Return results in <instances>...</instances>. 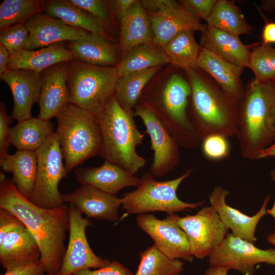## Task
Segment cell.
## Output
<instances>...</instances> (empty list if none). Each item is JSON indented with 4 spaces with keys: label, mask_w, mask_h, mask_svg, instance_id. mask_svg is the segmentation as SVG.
<instances>
[{
    "label": "cell",
    "mask_w": 275,
    "mask_h": 275,
    "mask_svg": "<svg viewBox=\"0 0 275 275\" xmlns=\"http://www.w3.org/2000/svg\"><path fill=\"white\" fill-rule=\"evenodd\" d=\"M136 0H116L112 1L116 14L119 19L128 13Z\"/></svg>",
    "instance_id": "cell-46"
},
{
    "label": "cell",
    "mask_w": 275,
    "mask_h": 275,
    "mask_svg": "<svg viewBox=\"0 0 275 275\" xmlns=\"http://www.w3.org/2000/svg\"><path fill=\"white\" fill-rule=\"evenodd\" d=\"M177 214H169L164 219L157 218L153 214H141L136 217V225L153 240L164 254L173 259L191 262L188 238L177 221Z\"/></svg>",
    "instance_id": "cell-15"
},
{
    "label": "cell",
    "mask_w": 275,
    "mask_h": 275,
    "mask_svg": "<svg viewBox=\"0 0 275 275\" xmlns=\"http://www.w3.org/2000/svg\"><path fill=\"white\" fill-rule=\"evenodd\" d=\"M267 241L275 246V233L269 234L267 237Z\"/></svg>",
    "instance_id": "cell-53"
},
{
    "label": "cell",
    "mask_w": 275,
    "mask_h": 275,
    "mask_svg": "<svg viewBox=\"0 0 275 275\" xmlns=\"http://www.w3.org/2000/svg\"><path fill=\"white\" fill-rule=\"evenodd\" d=\"M176 275H182V274L180 273L177 274Z\"/></svg>",
    "instance_id": "cell-54"
},
{
    "label": "cell",
    "mask_w": 275,
    "mask_h": 275,
    "mask_svg": "<svg viewBox=\"0 0 275 275\" xmlns=\"http://www.w3.org/2000/svg\"><path fill=\"white\" fill-rule=\"evenodd\" d=\"M229 194V190L222 186L214 187L209 196L210 206L216 210L222 222L232 231L231 233L254 243L257 240L255 233L257 224L263 216L267 214V205L270 196L266 195L258 212L250 216L227 204L226 199Z\"/></svg>",
    "instance_id": "cell-17"
},
{
    "label": "cell",
    "mask_w": 275,
    "mask_h": 275,
    "mask_svg": "<svg viewBox=\"0 0 275 275\" xmlns=\"http://www.w3.org/2000/svg\"><path fill=\"white\" fill-rule=\"evenodd\" d=\"M44 13L70 26L107 38L106 29L97 19L69 0L46 1Z\"/></svg>",
    "instance_id": "cell-30"
},
{
    "label": "cell",
    "mask_w": 275,
    "mask_h": 275,
    "mask_svg": "<svg viewBox=\"0 0 275 275\" xmlns=\"http://www.w3.org/2000/svg\"><path fill=\"white\" fill-rule=\"evenodd\" d=\"M193 172L189 168L179 177L166 181L156 180L149 172L144 173L136 188L122 195L123 208L128 214H140L154 211L171 214L196 208L203 202H185L177 196L179 185Z\"/></svg>",
    "instance_id": "cell-8"
},
{
    "label": "cell",
    "mask_w": 275,
    "mask_h": 275,
    "mask_svg": "<svg viewBox=\"0 0 275 275\" xmlns=\"http://www.w3.org/2000/svg\"><path fill=\"white\" fill-rule=\"evenodd\" d=\"M201 44L202 47L233 64L243 68L248 66L250 51L237 36L207 25Z\"/></svg>",
    "instance_id": "cell-26"
},
{
    "label": "cell",
    "mask_w": 275,
    "mask_h": 275,
    "mask_svg": "<svg viewBox=\"0 0 275 275\" xmlns=\"http://www.w3.org/2000/svg\"><path fill=\"white\" fill-rule=\"evenodd\" d=\"M216 0H182L179 1L188 13L199 18L206 20L215 5Z\"/></svg>",
    "instance_id": "cell-41"
},
{
    "label": "cell",
    "mask_w": 275,
    "mask_h": 275,
    "mask_svg": "<svg viewBox=\"0 0 275 275\" xmlns=\"http://www.w3.org/2000/svg\"><path fill=\"white\" fill-rule=\"evenodd\" d=\"M117 66L91 65L75 59L68 63L69 103L95 115L114 95Z\"/></svg>",
    "instance_id": "cell-7"
},
{
    "label": "cell",
    "mask_w": 275,
    "mask_h": 275,
    "mask_svg": "<svg viewBox=\"0 0 275 275\" xmlns=\"http://www.w3.org/2000/svg\"><path fill=\"white\" fill-rule=\"evenodd\" d=\"M2 275H47L39 260L6 270Z\"/></svg>",
    "instance_id": "cell-45"
},
{
    "label": "cell",
    "mask_w": 275,
    "mask_h": 275,
    "mask_svg": "<svg viewBox=\"0 0 275 275\" xmlns=\"http://www.w3.org/2000/svg\"><path fill=\"white\" fill-rule=\"evenodd\" d=\"M25 226L11 212L0 208V242L8 233Z\"/></svg>",
    "instance_id": "cell-44"
},
{
    "label": "cell",
    "mask_w": 275,
    "mask_h": 275,
    "mask_svg": "<svg viewBox=\"0 0 275 275\" xmlns=\"http://www.w3.org/2000/svg\"><path fill=\"white\" fill-rule=\"evenodd\" d=\"M29 33L24 50H35L51 44L78 40L90 33L70 26L44 12L38 13L24 22Z\"/></svg>",
    "instance_id": "cell-16"
},
{
    "label": "cell",
    "mask_w": 275,
    "mask_h": 275,
    "mask_svg": "<svg viewBox=\"0 0 275 275\" xmlns=\"http://www.w3.org/2000/svg\"><path fill=\"white\" fill-rule=\"evenodd\" d=\"M208 25L212 26L238 37L253 31L240 9L232 2L217 1L208 18Z\"/></svg>",
    "instance_id": "cell-33"
},
{
    "label": "cell",
    "mask_w": 275,
    "mask_h": 275,
    "mask_svg": "<svg viewBox=\"0 0 275 275\" xmlns=\"http://www.w3.org/2000/svg\"><path fill=\"white\" fill-rule=\"evenodd\" d=\"M2 169L12 173V180L18 190L29 200L32 194L37 171L36 152L17 150L0 158Z\"/></svg>",
    "instance_id": "cell-28"
},
{
    "label": "cell",
    "mask_w": 275,
    "mask_h": 275,
    "mask_svg": "<svg viewBox=\"0 0 275 275\" xmlns=\"http://www.w3.org/2000/svg\"><path fill=\"white\" fill-rule=\"evenodd\" d=\"M273 82L275 83V78L272 80Z\"/></svg>",
    "instance_id": "cell-55"
},
{
    "label": "cell",
    "mask_w": 275,
    "mask_h": 275,
    "mask_svg": "<svg viewBox=\"0 0 275 275\" xmlns=\"http://www.w3.org/2000/svg\"><path fill=\"white\" fill-rule=\"evenodd\" d=\"M260 8L263 11L268 12L275 11V0L262 1Z\"/></svg>",
    "instance_id": "cell-51"
},
{
    "label": "cell",
    "mask_w": 275,
    "mask_h": 275,
    "mask_svg": "<svg viewBox=\"0 0 275 275\" xmlns=\"http://www.w3.org/2000/svg\"><path fill=\"white\" fill-rule=\"evenodd\" d=\"M227 140L228 138L219 134L206 136L201 142L203 154L212 160H220L227 157L230 151Z\"/></svg>",
    "instance_id": "cell-39"
},
{
    "label": "cell",
    "mask_w": 275,
    "mask_h": 275,
    "mask_svg": "<svg viewBox=\"0 0 275 275\" xmlns=\"http://www.w3.org/2000/svg\"><path fill=\"white\" fill-rule=\"evenodd\" d=\"M0 32V44L6 47L10 55L24 49L29 33L24 23L13 25Z\"/></svg>",
    "instance_id": "cell-38"
},
{
    "label": "cell",
    "mask_w": 275,
    "mask_h": 275,
    "mask_svg": "<svg viewBox=\"0 0 275 275\" xmlns=\"http://www.w3.org/2000/svg\"><path fill=\"white\" fill-rule=\"evenodd\" d=\"M169 63L161 50L153 43L138 45L123 58L117 66L118 77Z\"/></svg>",
    "instance_id": "cell-32"
},
{
    "label": "cell",
    "mask_w": 275,
    "mask_h": 275,
    "mask_svg": "<svg viewBox=\"0 0 275 275\" xmlns=\"http://www.w3.org/2000/svg\"><path fill=\"white\" fill-rule=\"evenodd\" d=\"M68 48L76 59L91 65L114 66L118 61L116 46L99 34L90 33L80 39L69 42Z\"/></svg>",
    "instance_id": "cell-27"
},
{
    "label": "cell",
    "mask_w": 275,
    "mask_h": 275,
    "mask_svg": "<svg viewBox=\"0 0 275 275\" xmlns=\"http://www.w3.org/2000/svg\"><path fill=\"white\" fill-rule=\"evenodd\" d=\"M183 268L182 260L170 258L154 244L140 253V262L134 275H176Z\"/></svg>",
    "instance_id": "cell-35"
},
{
    "label": "cell",
    "mask_w": 275,
    "mask_h": 275,
    "mask_svg": "<svg viewBox=\"0 0 275 275\" xmlns=\"http://www.w3.org/2000/svg\"><path fill=\"white\" fill-rule=\"evenodd\" d=\"M230 270L227 267H210L206 269L204 275H228L229 270Z\"/></svg>",
    "instance_id": "cell-49"
},
{
    "label": "cell",
    "mask_w": 275,
    "mask_h": 275,
    "mask_svg": "<svg viewBox=\"0 0 275 275\" xmlns=\"http://www.w3.org/2000/svg\"><path fill=\"white\" fill-rule=\"evenodd\" d=\"M210 267H227L242 275H253L257 264L275 265V250H261L228 233L209 257Z\"/></svg>",
    "instance_id": "cell-11"
},
{
    "label": "cell",
    "mask_w": 275,
    "mask_h": 275,
    "mask_svg": "<svg viewBox=\"0 0 275 275\" xmlns=\"http://www.w3.org/2000/svg\"><path fill=\"white\" fill-rule=\"evenodd\" d=\"M12 118L9 116L3 102L0 104V158L8 154L10 144V128L9 127Z\"/></svg>",
    "instance_id": "cell-42"
},
{
    "label": "cell",
    "mask_w": 275,
    "mask_h": 275,
    "mask_svg": "<svg viewBox=\"0 0 275 275\" xmlns=\"http://www.w3.org/2000/svg\"><path fill=\"white\" fill-rule=\"evenodd\" d=\"M0 208L14 214L29 230L41 252L39 261L47 275H58L66 253L69 231V207L38 206L25 197L12 179L0 180Z\"/></svg>",
    "instance_id": "cell-1"
},
{
    "label": "cell",
    "mask_w": 275,
    "mask_h": 275,
    "mask_svg": "<svg viewBox=\"0 0 275 275\" xmlns=\"http://www.w3.org/2000/svg\"><path fill=\"white\" fill-rule=\"evenodd\" d=\"M242 157L258 159L260 153L275 142V83L254 78L245 89L240 103L238 129Z\"/></svg>",
    "instance_id": "cell-3"
},
{
    "label": "cell",
    "mask_w": 275,
    "mask_h": 275,
    "mask_svg": "<svg viewBox=\"0 0 275 275\" xmlns=\"http://www.w3.org/2000/svg\"><path fill=\"white\" fill-rule=\"evenodd\" d=\"M177 221L187 235L191 255L198 259L209 257L229 233L211 206L202 207L195 215H177Z\"/></svg>",
    "instance_id": "cell-12"
},
{
    "label": "cell",
    "mask_w": 275,
    "mask_h": 275,
    "mask_svg": "<svg viewBox=\"0 0 275 275\" xmlns=\"http://www.w3.org/2000/svg\"><path fill=\"white\" fill-rule=\"evenodd\" d=\"M121 22L120 47L123 58L132 48L152 43L153 32L147 12L141 1H135Z\"/></svg>",
    "instance_id": "cell-25"
},
{
    "label": "cell",
    "mask_w": 275,
    "mask_h": 275,
    "mask_svg": "<svg viewBox=\"0 0 275 275\" xmlns=\"http://www.w3.org/2000/svg\"><path fill=\"white\" fill-rule=\"evenodd\" d=\"M161 50L169 63L186 71L197 68L201 47L197 43L194 32H182L166 44Z\"/></svg>",
    "instance_id": "cell-31"
},
{
    "label": "cell",
    "mask_w": 275,
    "mask_h": 275,
    "mask_svg": "<svg viewBox=\"0 0 275 275\" xmlns=\"http://www.w3.org/2000/svg\"><path fill=\"white\" fill-rule=\"evenodd\" d=\"M41 74L42 86L38 102L40 108L38 117L49 121L56 117L69 103L68 63L51 66Z\"/></svg>",
    "instance_id": "cell-20"
},
{
    "label": "cell",
    "mask_w": 275,
    "mask_h": 275,
    "mask_svg": "<svg viewBox=\"0 0 275 275\" xmlns=\"http://www.w3.org/2000/svg\"><path fill=\"white\" fill-rule=\"evenodd\" d=\"M55 133L50 121L38 117L20 121L10 128V144L17 150L36 152Z\"/></svg>",
    "instance_id": "cell-29"
},
{
    "label": "cell",
    "mask_w": 275,
    "mask_h": 275,
    "mask_svg": "<svg viewBox=\"0 0 275 275\" xmlns=\"http://www.w3.org/2000/svg\"><path fill=\"white\" fill-rule=\"evenodd\" d=\"M197 69L186 71L191 87L189 116L201 142L212 134L236 136L240 104Z\"/></svg>",
    "instance_id": "cell-2"
},
{
    "label": "cell",
    "mask_w": 275,
    "mask_h": 275,
    "mask_svg": "<svg viewBox=\"0 0 275 275\" xmlns=\"http://www.w3.org/2000/svg\"><path fill=\"white\" fill-rule=\"evenodd\" d=\"M76 59L74 53L62 43L51 44L38 50L22 49L11 54L8 70L24 69L41 73L47 68Z\"/></svg>",
    "instance_id": "cell-23"
},
{
    "label": "cell",
    "mask_w": 275,
    "mask_h": 275,
    "mask_svg": "<svg viewBox=\"0 0 275 275\" xmlns=\"http://www.w3.org/2000/svg\"><path fill=\"white\" fill-rule=\"evenodd\" d=\"M75 6L86 11L105 28L108 25L109 10L108 3L102 0H69Z\"/></svg>",
    "instance_id": "cell-40"
},
{
    "label": "cell",
    "mask_w": 275,
    "mask_h": 275,
    "mask_svg": "<svg viewBox=\"0 0 275 275\" xmlns=\"http://www.w3.org/2000/svg\"><path fill=\"white\" fill-rule=\"evenodd\" d=\"M262 38L263 43H275V23L268 22L264 25Z\"/></svg>",
    "instance_id": "cell-47"
},
{
    "label": "cell",
    "mask_w": 275,
    "mask_h": 275,
    "mask_svg": "<svg viewBox=\"0 0 275 275\" xmlns=\"http://www.w3.org/2000/svg\"><path fill=\"white\" fill-rule=\"evenodd\" d=\"M71 275H132L124 265L117 261H112L106 266L91 270H83Z\"/></svg>",
    "instance_id": "cell-43"
},
{
    "label": "cell",
    "mask_w": 275,
    "mask_h": 275,
    "mask_svg": "<svg viewBox=\"0 0 275 275\" xmlns=\"http://www.w3.org/2000/svg\"><path fill=\"white\" fill-rule=\"evenodd\" d=\"M0 77L9 86L13 96L12 118L20 121L33 117L32 106L38 103L41 93V73L24 69L8 70Z\"/></svg>",
    "instance_id": "cell-19"
},
{
    "label": "cell",
    "mask_w": 275,
    "mask_h": 275,
    "mask_svg": "<svg viewBox=\"0 0 275 275\" xmlns=\"http://www.w3.org/2000/svg\"><path fill=\"white\" fill-rule=\"evenodd\" d=\"M10 56L8 50L0 44V76L8 70L7 66Z\"/></svg>",
    "instance_id": "cell-48"
},
{
    "label": "cell",
    "mask_w": 275,
    "mask_h": 275,
    "mask_svg": "<svg viewBox=\"0 0 275 275\" xmlns=\"http://www.w3.org/2000/svg\"><path fill=\"white\" fill-rule=\"evenodd\" d=\"M274 156H275V142L260 153L258 159Z\"/></svg>",
    "instance_id": "cell-50"
},
{
    "label": "cell",
    "mask_w": 275,
    "mask_h": 275,
    "mask_svg": "<svg viewBox=\"0 0 275 275\" xmlns=\"http://www.w3.org/2000/svg\"><path fill=\"white\" fill-rule=\"evenodd\" d=\"M75 173L80 185H92L116 195L125 187H137L140 182L129 171L106 160L100 167L79 168Z\"/></svg>",
    "instance_id": "cell-22"
},
{
    "label": "cell",
    "mask_w": 275,
    "mask_h": 275,
    "mask_svg": "<svg viewBox=\"0 0 275 275\" xmlns=\"http://www.w3.org/2000/svg\"><path fill=\"white\" fill-rule=\"evenodd\" d=\"M69 236L66 253L58 275H71L77 272L98 269L107 265L111 261L97 256L88 243L86 229L91 221L72 205L69 206Z\"/></svg>",
    "instance_id": "cell-14"
},
{
    "label": "cell",
    "mask_w": 275,
    "mask_h": 275,
    "mask_svg": "<svg viewBox=\"0 0 275 275\" xmlns=\"http://www.w3.org/2000/svg\"><path fill=\"white\" fill-rule=\"evenodd\" d=\"M40 248L25 227L8 233L0 242V262L5 270L38 261Z\"/></svg>",
    "instance_id": "cell-24"
},
{
    "label": "cell",
    "mask_w": 275,
    "mask_h": 275,
    "mask_svg": "<svg viewBox=\"0 0 275 275\" xmlns=\"http://www.w3.org/2000/svg\"><path fill=\"white\" fill-rule=\"evenodd\" d=\"M95 116L101 135V156L136 174L147 160L136 151L143 143L144 134L134 122L133 112L122 108L114 95Z\"/></svg>",
    "instance_id": "cell-4"
},
{
    "label": "cell",
    "mask_w": 275,
    "mask_h": 275,
    "mask_svg": "<svg viewBox=\"0 0 275 275\" xmlns=\"http://www.w3.org/2000/svg\"><path fill=\"white\" fill-rule=\"evenodd\" d=\"M247 67L253 71L257 79L272 80L275 78V48L266 43L256 47L250 52Z\"/></svg>",
    "instance_id": "cell-37"
},
{
    "label": "cell",
    "mask_w": 275,
    "mask_h": 275,
    "mask_svg": "<svg viewBox=\"0 0 275 275\" xmlns=\"http://www.w3.org/2000/svg\"><path fill=\"white\" fill-rule=\"evenodd\" d=\"M197 67L208 73L225 92L240 103L245 93L240 78L243 68L204 47H201Z\"/></svg>",
    "instance_id": "cell-21"
},
{
    "label": "cell",
    "mask_w": 275,
    "mask_h": 275,
    "mask_svg": "<svg viewBox=\"0 0 275 275\" xmlns=\"http://www.w3.org/2000/svg\"><path fill=\"white\" fill-rule=\"evenodd\" d=\"M270 176L272 179V180L275 182V171L272 170L270 172ZM267 214L271 215L274 219L275 221V200L274 202V204L272 208L270 209L267 210ZM274 233H275V226H274V229L273 231Z\"/></svg>",
    "instance_id": "cell-52"
},
{
    "label": "cell",
    "mask_w": 275,
    "mask_h": 275,
    "mask_svg": "<svg viewBox=\"0 0 275 275\" xmlns=\"http://www.w3.org/2000/svg\"><path fill=\"white\" fill-rule=\"evenodd\" d=\"M36 153L37 175L29 200L42 208L59 206L64 203L63 194L59 189V183L68 173L63 163L59 139L56 132Z\"/></svg>",
    "instance_id": "cell-9"
},
{
    "label": "cell",
    "mask_w": 275,
    "mask_h": 275,
    "mask_svg": "<svg viewBox=\"0 0 275 275\" xmlns=\"http://www.w3.org/2000/svg\"><path fill=\"white\" fill-rule=\"evenodd\" d=\"M190 95L189 81L174 74L162 87L148 91L141 100L155 114L179 146L186 149H197L201 143L189 116Z\"/></svg>",
    "instance_id": "cell-5"
},
{
    "label": "cell",
    "mask_w": 275,
    "mask_h": 275,
    "mask_svg": "<svg viewBox=\"0 0 275 275\" xmlns=\"http://www.w3.org/2000/svg\"><path fill=\"white\" fill-rule=\"evenodd\" d=\"M158 69V66L154 67L118 78L114 95L122 108L132 111L135 108L145 87Z\"/></svg>",
    "instance_id": "cell-34"
},
{
    "label": "cell",
    "mask_w": 275,
    "mask_h": 275,
    "mask_svg": "<svg viewBox=\"0 0 275 275\" xmlns=\"http://www.w3.org/2000/svg\"><path fill=\"white\" fill-rule=\"evenodd\" d=\"M141 3L148 15L153 32L152 43L161 48L179 33L204 32L207 25L188 13L179 2L172 0H144Z\"/></svg>",
    "instance_id": "cell-10"
},
{
    "label": "cell",
    "mask_w": 275,
    "mask_h": 275,
    "mask_svg": "<svg viewBox=\"0 0 275 275\" xmlns=\"http://www.w3.org/2000/svg\"><path fill=\"white\" fill-rule=\"evenodd\" d=\"M58 136L67 173L100 154L102 139L95 116L68 103L56 116Z\"/></svg>",
    "instance_id": "cell-6"
},
{
    "label": "cell",
    "mask_w": 275,
    "mask_h": 275,
    "mask_svg": "<svg viewBox=\"0 0 275 275\" xmlns=\"http://www.w3.org/2000/svg\"><path fill=\"white\" fill-rule=\"evenodd\" d=\"M46 1L4 0L0 5V31L24 23L33 16L44 12Z\"/></svg>",
    "instance_id": "cell-36"
},
{
    "label": "cell",
    "mask_w": 275,
    "mask_h": 275,
    "mask_svg": "<svg viewBox=\"0 0 275 275\" xmlns=\"http://www.w3.org/2000/svg\"><path fill=\"white\" fill-rule=\"evenodd\" d=\"M64 203L72 205L87 218L115 222L119 220L118 209L122 199L116 195L90 185H80L74 191L63 194Z\"/></svg>",
    "instance_id": "cell-18"
},
{
    "label": "cell",
    "mask_w": 275,
    "mask_h": 275,
    "mask_svg": "<svg viewBox=\"0 0 275 275\" xmlns=\"http://www.w3.org/2000/svg\"><path fill=\"white\" fill-rule=\"evenodd\" d=\"M143 121L150 139L153 151L149 172L154 177H162L178 166L180 160L179 145L155 114L140 102L133 112Z\"/></svg>",
    "instance_id": "cell-13"
}]
</instances>
